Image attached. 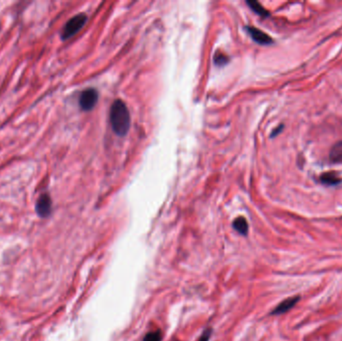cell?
<instances>
[{
  "mask_svg": "<svg viewBox=\"0 0 342 341\" xmlns=\"http://www.w3.org/2000/svg\"><path fill=\"white\" fill-rule=\"evenodd\" d=\"M98 100V92L93 88H88L84 90L79 98V105L82 110L89 111L91 110Z\"/></svg>",
  "mask_w": 342,
  "mask_h": 341,
  "instance_id": "cell-3",
  "label": "cell"
},
{
  "mask_svg": "<svg viewBox=\"0 0 342 341\" xmlns=\"http://www.w3.org/2000/svg\"><path fill=\"white\" fill-rule=\"evenodd\" d=\"M246 29H247L249 35L252 37V39L256 43H258L260 45H270L273 43V39L268 34L263 32L262 30L255 28V27H252V26H248V27H246Z\"/></svg>",
  "mask_w": 342,
  "mask_h": 341,
  "instance_id": "cell-5",
  "label": "cell"
},
{
  "mask_svg": "<svg viewBox=\"0 0 342 341\" xmlns=\"http://www.w3.org/2000/svg\"><path fill=\"white\" fill-rule=\"evenodd\" d=\"M110 123L113 131L118 136H124L130 128V114L126 104L117 99L110 108Z\"/></svg>",
  "mask_w": 342,
  "mask_h": 341,
  "instance_id": "cell-1",
  "label": "cell"
},
{
  "mask_svg": "<svg viewBox=\"0 0 342 341\" xmlns=\"http://www.w3.org/2000/svg\"><path fill=\"white\" fill-rule=\"evenodd\" d=\"M248 5H249V7L255 12V13H257L259 16H261V17H268L269 16V12L259 3V2H257V1H247L246 2Z\"/></svg>",
  "mask_w": 342,
  "mask_h": 341,
  "instance_id": "cell-10",
  "label": "cell"
},
{
  "mask_svg": "<svg viewBox=\"0 0 342 341\" xmlns=\"http://www.w3.org/2000/svg\"><path fill=\"white\" fill-rule=\"evenodd\" d=\"M87 16L83 13L77 14L74 17H72L65 25L62 31V39H68L72 37L74 34H76L86 23Z\"/></svg>",
  "mask_w": 342,
  "mask_h": 341,
  "instance_id": "cell-2",
  "label": "cell"
},
{
  "mask_svg": "<svg viewBox=\"0 0 342 341\" xmlns=\"http://www.w3.org/2000/svg\"><path fill=\"white\" fill-rule=\"evenodd\" d=\"M319 181L327 186H335L342 182V178L336 172H325L320 175Z\"/></svg>",
  "mask_w": 342,
  "mask_h": 341,
  "instance_id": "cell-7",
  "label": "cell"
},
{
  "mask_svg": "<svg viewBox=\"0 0 342 341\" xmlns=\"http://www.w3.org/2000/svg\"><path fill=\"white\" fill-rule=\"evenodd\" d=\"M162 332L160 330H153L148 332L144 338L143 341H161L162 340Z\"/></svg>",
  "mask_w": 342,
  "mask_h": 341,
  "instance_id": "cell-11",
  "label": "cell"
},
{
  "mask_svg": "<svg viewBox=\"0 0 342 341\" xmlns=\"http://www.w3.org/2000/svg\"><path fill=\"white\" fill-rule=\"evenodd\" d=\"M37 214L40 217H47L51 212V199L48 194H42L35 205Z\"/></svg>",
  "mask_w": 342,
  "mask_h": 341,
  "instance_id": "cell-6",
  "label": "cell"
},
{
  "mask_svg": "<svg viewBox=\"0 0 342 341\" xmlns=\"http://www.w3.org/2000/svg\"><path fill=\"white\" fill-rule=\"evenodd\" d=\"M211 332H212V330L210 328L204 330V332L202 333V335L199 337V339L197 341H208L209 337L211 336Z\"/></svg>",
  "mask_w": 342,
  "mask_h": 341,
  "instance_id": "cell-13",
  "label": "cell"
},
{
  "mask_svg": "<svg viewBox=\"0 0 342 341\" xmlns=\"http://www.w3.org/2000/svg\"><path fill=\"white\" fill-rule=\"evenodd\" d=\"M329 159L332 163H342V140L336 142L331 147Z\"/></svg>",
  "mask_w": 342,
  "mask_h": 341,
  "instance_id": "cell-8",
  "label": "cell"
},
{
  "mask_svg": "<svg viewBox=\"0 0 342 341\" xmlns=\"http://www.w3.org/2000/svg\"><path fill=\"white\" fill-rule=\"evenodd\" d=\"M283 128H284V125L283 124H280L278 127H276L272 132H271V135H270V137H275V136H277L279 133H281L282 132V130H283Z\"/></svg>",
  "mask_w": 342,
  "mask_h": 341,
  "instance_id": "cell-14",
  "label": "cell"
},
{
  "mask_svg": "<svg viewBox=\"0 0 342 341\" xmlns=\"http://www.w3.org/2000/svg\"><path fill=\"white\" fill-rule=\"evenodd\" d=\"M214 62L216 65H224L228 62V58H227V56L224 55V54H216L215 55V57H214Z\"/></svg>",
  "mask_w": 342,
  "mask_h": 341,
  "instance_id": "cell-12",
  "label": "cell"
},
{
  "mask_svg": "<svg viewBox=\"0 0 342 341\" xmlns=\"http://www.w3.org/2000/svg\"><path fill=\"white\" fill-rule=\"evenodd\" d=\"M233 227L238 233H240L242 235H246L248 233V223H247L246 219L242 216L237 217L233 221Z\"/></svg>",
  "mask_w": 342,
  "mask_h": 341,
  "instance_id": "cell-9",
  "label": "cell"
},
{
  "mask_svg": "<svg viewBox=\"0 0 342 341\" xmlns=\"http://www.w3.org/2000/svg\"><path fill=\"white\" fill-rule=\"evenodd\" d=\"M300 300V296H293L289 297L287 299H284L282 302H280L271 312L272 315H280L283 313H286L287 311L291 310Z\"/></svg>",
  "mask_w": 342,
  "mask_h": 341,
  "instance_id": "cell-4",
  "label": "cell"
}]
</instances>
